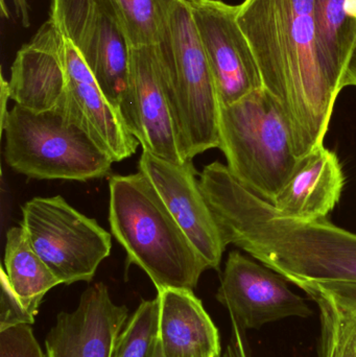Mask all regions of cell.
<instances>
[{"label":"cell","instance_id":"6da1fadb","mask_svg":"<svg viewBox=\"0 0 356 357\" xmlns=\"http://www.w3.org/2000/svg\"><path fill=\"white\" fill-rule=\"evenodd\" d=\"M200 187L226 247L240 248L299 287L356 283L355 233L327 218L284 215L217 161L204 167Z\"/></svg>","mask_w":356,"mask_h":357},{"label":"cell","instance_id":"7a4b0ae2","mask_svg":"<svg viewBox=\"0 0 356 357\" xmlns=\"http://www.w3.org/2000/svg\"><path fill=\"white\" fill-rule=\"evenodd\" d=\"M238 21L299 159L324 144L341 89L320 47L315 0H245Z\"/></svg>","mask_w":356,"mask_h":357},{"label":"cell","instance_id":"3957f363","mask_svg":"<svg viewBox=\"0 0 356 357\" xmlns=\"http://www.w3.org/2000/svg\"><path fill=\"white\" fill-rule=\"evenodd\" d=\"M109 222L116 241L150 277L157 291H194L209 266L180 228L159 193L141 172L112 176Z\"/></svg>","mask_w":356,"mask_h":357},{"label":"cell","instance_id":"277c9868","mask_svg":"<svg viewBox=\"0 0 356 357\" xmlns=\"http://www.w3.org/2000/svg\"><path fill=\"white\" fill-rule=\"evenodd\" d=\"M154 46L184 158L219 148L221 105L187 0L177 2Z\"/></svg>","mask_w":356,"mask_h":357},{"label":"cell","instance_id":"5b68a950","mask_svg":"<svg viewBox=\"0 0 356 357\" xmlns=\"http://www.w3.org/2000/svg\"><path fill=\"white\" fill-rule=\"evenodd\" d=\"M4 158L16 173L38 180L106 177L114 161L90 135L66 96L41 113L15 105L1 123Z\"/></svg>","mask_w":356,"mask_h":357},{"label":"cell","instance_id":"8992f818","mask_svg":"<svg viewBox=\"0 0 356 357\" xmlns=\"http://www.w3.org/2000/svg\"><path fill=\"white\" fill-rule=\"evenodd\" d=\"M219 142L230 173L271 204L299 162L286 116L265 88L219 108Z\"/></svg>","mask_w":356,"mask_h":357},{"label":"cell","instance_id":"52a82bcc","mask_svg":"<svg viewBox=\"0 0 356 357\" xmlns=\"http://www.w3.org/2000/svg\"><path fill=\"white\" fill-rule=\"evenodd\" d=\"M21 227L36 253L61 284L91 282L110 255L112 237L61 195L33 197L22 206Z\"/></svg>","mask_w":356,"mask_h":357},{"label":"cell","instance_id":"ba28073f","mask_svg":"<svg viewBox=\"0 0 356 357\" xmlns=\"http://www.w3.org/2000/svg\"><path fill=\"white\" fill-rule=\"evenodd\" d=\"M50 17L119 111L127 89L131 47L110 0H52Z\"/></svg>","mask_w":356,"mask_h":357},{"label":"cell","instance_id":"9c48e42d","mask_svg":"<svg viewBox=\"0 0 356 357\" xmlns=\"http://www.w3.org/2000/svg\"><path fill=\"white\" fill-rule=\"evenodd\" d=\"M206 54L221 107L263 89L252 47L238 21V6L221 0H187Z\"/></svg>","mask_w":356,"mask_h":357},{"label":"cell","instance_id":"30bf717a","mask_svg":"<svg viewBox=\"0 0 356 357\" xmlns=\"http://www.w3.org/2000/svg\"><path fill=\"white\" fill-rule=\"evenodd\" d=\"M217 300L244 333L284 319H307L313 314L304 298L290 289L284 277L238 251L228 256Z\"/></svg>","mask_w":356,"mask_h":357},{"label":"cell","instance_id":"8fae6325","mask_svg":"<svg viewBox=\"0 0 356 357\" xmlns=\"http://www.w3.org/2000/svg\"><path fill=\"white\" fill-rule=\"evenodd\" d=\"M119 113L144 153L178 165L187 161L180 150L154 45L131 48L127 89Z\"/></svg>","mask_w":356,"mask_h":357},{"label":"cell","instance_id":"7c38bea8","mask_svg":"<svg viewBox=\"0 0 356 357\" xmlns=\"http://www.w3.org/2000/svg\"><path fill=\"white\" fill-rule=\"evenodd\" d=\"M138 167L154 185L209 268L219 270L226 245L203 195L200 181L196 180L192 160L178 165L144 152Z\"/></svg>","mask_w":356,"mask_h":357},{"label":"cell","instance_id":"4fadbf2b","mask_svg":"<svg viewBox=\"0 0 356 357\" xmlns=\"http://www.w3.org/2000/svg\"><path fill=\"white\" fill-rule=\"evenodd\" d=\"M129 310L111 299L108 287H88L71 312H62L45 339V357H112Z\"/></svg>","mask_w":356,"mask_h":357},{"label":"cell","instance_id":"5bb4252c","mask_svg":"<svg viewBox=\"0 0 356 357\" xmlns=\"http://www.w3.org/2000/svg\"><path fill=\"white\" fill-rule=\"evenodd\" d=\"M66 40L49 17L29 43L23 45L10 68V100L36 113L56 108L66 96Z\"/></svg>","mask_w":356,"mask_h":357},{"label":"cell","instance_id":"9a60e30c","mask_svg":"<svg viewBox=\"0 0 356 357\" xmlns=\"http://www.w3.org/2000/svg\"><path fill=\"white\" fill-rule=\"evenodd\" d=\"M65 62L67 100L94 142L114 162L133 156L139 142L130 133L119 111L110 104L75 46L67 40Z\"/></svg>","mask_w":356,"mask_h":357},{"label":"cell","instance_id":"2e32d148","mask_svg":"<svg viewBox=\"0 0 356 357\" xmlns=\"http://www.w3.org/2000/svg\"><path fill=\"white\" fill-rule=\"evenodd\" d=\"M158 341L164 357H221L219 329L194 291H157Z\"/></svg>","mask_w":356,"mask_h":357},{"label":"cell","instance_id":"e0dca14e","mask_svg":"<svg viewBox=\"0 0 356 357\" xmlns=\"http://www.w3.org/2000/svg\"><path fill=\"white\" fill-rule=\"evenodd\" d=\"M344 185L338 156L321 144L299 159L294 173L272 205L290 218L321 220L338 205Z\"/></svg>","mask_w":356,"mask_h":357},{"label":"cell","instance_id":"ac0fdd59","mask_svg":"<svg viewBox=\"0 0 356 357\" xmlns=\"http://www.w3.org/2000/svg\"><path fill=\"white\" fill-rule=\"evenodd\" d=\"M300 289L319 310L320 357H356V283H311Z\"/></svg>","mask_w":356,"mask_h":357},{"label":"cell","instance_id":"d6986e66","mask_svg":"<svg viewBox=\"0 0 356 357\" xmlns=\"http://www.w3.org/2000/svg\"><path fill=\"white\" fill-rule=\"evenodd\" d=\"M1 273L27 312L36 318L44 296L61 284L45 262L36 253L22 227L6 232Z\"/></svg>","mask_w":356,"mask_h":357},{"label":"cell","instance_id":"ffe728a7","mask_svg":"<svg viewBox=\"0 0 356 357\" xmlns=\"http://www.w3.org/2000/svg\"><path fill=\"white\" fill-rule=\"evenodd\" d=\"M320 47L334 83L343 90L347 63L356 43L355 0H315Z\"/></svg>","mask_w":356,"mask_h":357},{"label":"cell","instance_id":"44dd1931","mask_svg":"<svg viewBox=\"0 0 356 357\" xmlns=\"http://www.w3.org/2000/svg\"><path fill=\"white\" fill-rule=\"evenodd\" d=\"M130 47L155 45L179 0H110Z\"/></svg>","mask_w":356,"mask_h":357},{"label":"cell","instance_id":"7402d4cb","mask_svg":"<svg viewBox=\"0 0 356 357\" xmlns=\"http://www.w3.org/2000/svg\"><path fill=\"white\" fill-rule=\"evenodd\" d=\"M158 299L142 300L121 331L112 357H150L158 339Z\"/></svg>","mask_w":356,"mask_h":357},{"label":"cell","instance_id":"603a6c76","mask_svg":"<svg viewBox=\"0 0 356 357\" xmlns=\"http://www.w3.org/2000/svg\"><path fill=\"white\" fill-rule=\"evenodd\" d=\"M0 357H45L31 325L0 331Z\"/></svg>","mask_w":356,"mask_h":357},{"label":"cell","instance_id":"cb8c5ba5","mask_svg":"<svg viewBox=\"0 0 356 357\" xmlns=\"http://www.w3.org/2000/svg\"><path fill=\"white\" fill-rule=\"evenodd\" d=\"M1 296H0V331L19 326V325H33L36 318L31 317L23 307L16 296L13 293L6 277L0 273Z\"/></svg>","mask_w":356,"mask_h":357},{"label":"cell","instance_id":"d4e9b609","mask_svg":"<svg viewBox=\"0 0 356 357\" xmlns=\"http://www.w3.org/2000/svg\"><path fill=\"white\" fill-rule=\"evenodd\" d=\"M232 323V335L225 352L221 357H251L247 345L245 333L235 324Z\"/></svg>","mask_w":356,"mask_h":357},{"label":"cell","instance_id":"484cf974","mask_svg":"<svg viewBox=\"0 0 356 357\" xmlns=\"http://www.w3.org/2000/svg\"><path fill=\"white\" fill-rule=\"evenodd\" d=\"M348 86L356 87V43L351 52L348 63H347L344 79H343V88L348 87Z\"/></svg>","mask_w":356,"mask_h":357},{"label":"cell","instance_id":"4316f807","mask_svg":"<svg viewBox=\"0 0 356 357\" xmlns=\"http://www.w3.org/2000/svg\"><path fill=\"white\" fill-rule=\"evenodd\" d=\"M13 2H14L17 17L20 19L23 26L29 27L31 24V19H29V6L27 0H13Z\"/></svg>","mask_w":356,"mask_h":357},{"label":"cell","instance_id":"83f0119b","mask_svg":"<svg viewBox=\"0 0 356 357\" xmlns=\"http://www.w3.org/2000/svg\"><path fill=\"white\" fill-rule=\"evenodd\" d=\"M10 98V92H8V83L1 77V93H0V100H1V123L6 121L8 114V110L6 109L8 106V100Z\"/></svg>","mask_w":356,"mask_h":357},{"label":"cell","instance_id":"f1b7e54d","mask_svg":"<svg viewBox=\"0 0 356 357\" xmlns=\"http://www.w3.org/2000/svg\"><path fill=\"white\" fill-rule=\"evenodd\" d=\"M150 357H164L162 349H161L160 344H159L158 339H157L156 344H155L154 349H153L152 354Z\"/></svg>","mask_w":356,"mask_h":357},{"label":"cell","instance_id":"f546056e","mask_svg":"<svg viewBox=\"0 0 356 357\" xmlns=\"http://www.w3.org/2000/svg\"><path fill=\"white\" fill-rule=\"evenodd\" d=\"M355 8H356V0H355Z\"/></svg>","mask_w":356,"mask_h":357}]
</instances>
